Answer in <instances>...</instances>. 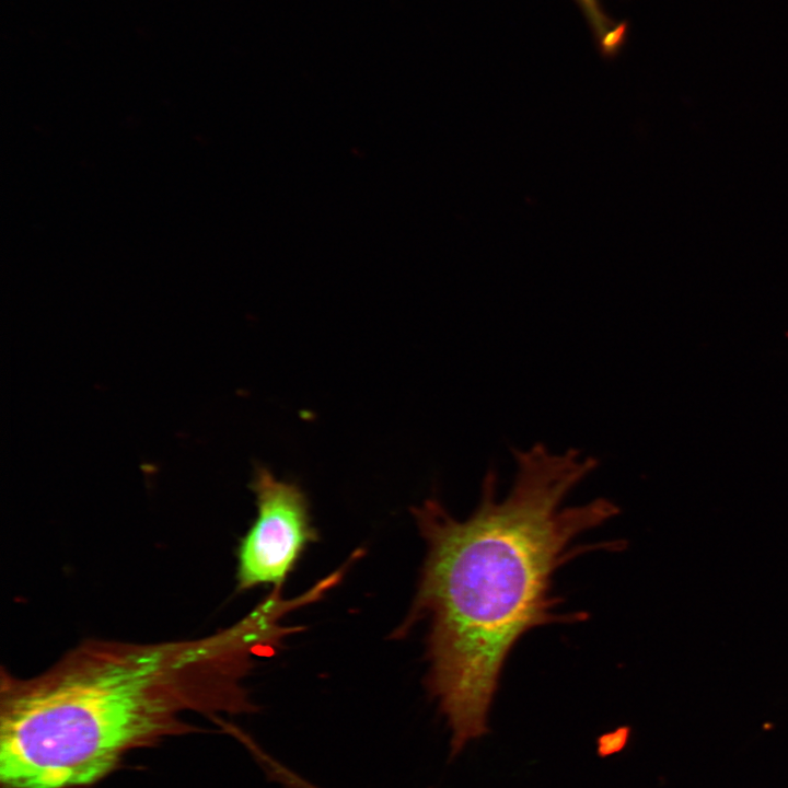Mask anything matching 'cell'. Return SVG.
Segmentation results:
<instances>
[{
  "instance_id": "1",
  "label": "cell",
  "mask_w": 788,
  "mask_h": 788,
  "mask_svg": "<svg viewBox=\"0 0 788 788\" xmlns=\"http://www.w3.org/2000/svg\"><path fill=\"white\" fill-rule=\"evenodd\" d=\"M515 474L498 498L497 472L482 480L480 500L464 520L436 499L413 513L427 544L408 625L429 618L427 685L452 731V754L488 732L487 719L510 651L529 630L580 621L559 615L556 570L589 547L578 536L618 513L610 499L563 506L598 467L580 450L543 443L512 449Z\"/></svg>"
},
{
  "instance_id": "2",
  "label": "cell",
  "mask_w": 788,
  "mask_h": 788,
  "mask_svg": "<svg viewBox=\"0 0 788 788\" xmlns=\"http://www.w3.org/2000/svg\"><path fill=\"white\" fill-rule=\"evenodd\" d=\"M263 634L247 615L211 635L89 639L44 672H1V788H86L131 750L192 731L189 714L253 710L241 686Z\"/></svg>"
},
{
  "instance_id": "3",
  "label": "cell",
  "mask_w": 788,
  "mask_h": 788,
  "mask_svg": "<svg viewBox=\"0 0 788 788\" xmlns=\"http://www.w3.org/2000/svg\"><path fill=\"white\" fill-rule=\"evenodd\" d=\"M257 514L237 548V589L281 587L308 546L317 541L308 499L294 483L257 466L252 480Z\"/></svg>"
},
{
  "instance_id": "4",
  "label": "cell",
  "mask_w": 788,
  "mask_h": 788,
  "mask_svg": "<svg viewBox=\"0 0 788 788\" xmlns=\"http://www.w3.org/2000/svg\"><path fill=\"white\" fill-rule=\"evenodd\" d=\"M584 16L591 32L601 34L609 31L614 18L607 12L603 0H572Z\"/></svg>"
}]
</instances>
